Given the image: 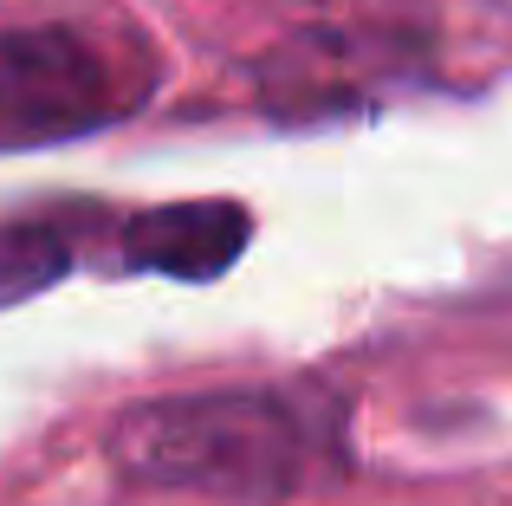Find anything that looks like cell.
<instances>
[{"mask_svg":"<svg viewBox=\"0 0 512 506\" xmlns=\"http://www.w3.org/2000/svg\"><path fill=\"white\" fill-rule=\"evenodd\" d=\"M117 98L98 46L78 26H13L0 33V150L72 143L117 124Z\"/></svg>","mask_w":512,"mask_h":506,"instance_id":"2","label":"cell"},{"mask_svg":"<svg viewBox=\"0 0 512 506\" xmlns=\"http://www.w3.org/2000/svg\"><path fill=\"white\" fill-rule=\"evenodd\" d=\"M72 266H78V253L52 221H7L0 228V312L52 292Z\"/></svg>","mask_w":512,"mask_h":506,"instance_id":"4","label":"cell"},{"mask_svg":"<svg viewBox=\"0 0 512 506\" xmlns=\"http://www.w3.org/2000/svg\"><path fill=\"white\" fill-rule=\"evenodd\" d=\"M253 241V215L240 202H169V208H143L124 221L117 253L130 273H163V279H221L234 273V260Z\"/></svg>","mask_w":512,"mask_h":506,"instance_id":"3","label":"cell"},{"mask_svg":"<svg viewBox=\"0 0 512 506\" xmlns=\"http://www.w3.org/2000/svg\"><path fill=\"white\" fill-rule=\"evenodd\" d=\"M111 461L143 494L266 506L305 487L312 429L286 390H195L130 403L111 422Z\"/></svg>","mask_w":512,"mask_h":506,"instance_id":"1","label":"cell"}]
</instances>
